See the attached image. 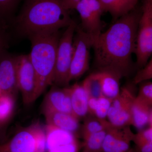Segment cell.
<instances>
[{
  "label": "cell",
  "mask_w": 152,
  "mask_h": 152,
  "mask_svg": "<svg viewBox=\"0 0 152 152\" xmlns=\"http://www.w3.org/2000/svg\"><path fill=\"white\" fill-rule=\"evenodd\" d=\"M141 9L136 7L114 21L95 40L94 65L97 70H109L122 77L132 72V56L135 53L138 25Z\"/></svg>",
  "instance_id": "cell-1"
},
{
  "label": "cell",
  "mask_w": 152,
  "mask_h": 152,
  "mask_svg": "<svg viewBox=\"0 0 152 152\" xmlns=\"http://www.w3.org/2000/svg\"><path fill=\"white\" fill-rule=\"evenodd\" d=\"M64 8L63 0H25L17 20L22 34H31L59 31L67 27L73 20Z\"/></svg>",
  "instance_id": "cell-2"
},
{
  "label": "cell",
  "mask_w": 152,
  "mask_h": 152,
  "mask_svg": "<svg viewBox=\"0 0 152 152\" xmlns=\"http://www.w3.org/2000/svg\"><path fill=\"white\" fill-rule=\"evenodd\" d=\"M31 44L29 55L36 74L38 97L53 84L59 31H46L28 36Z\"/></svg>",
  "instance_id": "cell-3"
},
{
  "label": "cell",
  "mask_w": 152,
  "mask_h": 152,
  "mask_svg": "<svg viewBox=\"0 0 152 152\" xmlns=\"http://www.w3.org/2000/svg\"><path fill=\"white\" fill-rule=\"evenodd\" d=\"M77 25L72 21L61 35L57 46L53 84L66 87L69 84V73L73 53V42Z\"/></svg>",
  "instance_id": "cell-4"
},
{
  "label": "cell",
  "mask_w": 152,
  "mask_h": 152,
  "mask_svg": "<svg viewBox=\"0 0 152 152\" xmlns=\"http://www.w3.org/2000/svg\"><path fill=\"white\" fill-rule=\"evenodd\" d=\"M1 146L7 152H46L45 128L39 122L34 123L19 131Z\"/></svg>",
  "instance_id": "cell-5"
},
{
  "label": "cell",
  "mask_w": 152,
  "mask_h": 152,
  "mask_svg": "<svg viewBox=\"0 0 152 152\" xmlns=\"http://www.w3.org/2000/svg\"><path fill=\"white\" fill-rule=\"evenodd\" d=\"M141 9L135 53L138 69L146 64L152 54V0H143Z\"/></svg>",
  "instance_id": "cell-6"
},
{
  "label": "cell",
  "mask_w": 152,
  "mask_h": 152,
  "mask_svg": "<svg viewBox=\"0 0 152 152\" xmlns=\"http://www.w3.org/2000/svg\"><path fill=\"white\" fill-rule=\"evenodd\" d=\"M136 86L132 82L121 87L119 94L112 101L107 118L113 126H132V108L137 96Z\"/></svg>",
  "instance_id": "cell-7"
},
{
  "label": "cell",
  "mask_w": 152,
  "mask_h": 152,
  "mask_svg": "<svg viewBox=\"0 0 152 152\" xmlns=\"http://www.w3.org/2000/svg\"><path fill=\"white\" fill-rule=\"evenodd\" d=\"M94 40L77 26L73 42V53L69 73L70 83L77 80L89 68L90 50Z\"/></svg>",
  "instance_id": "cell-8"
},
{
  "label": "cell",
  "mask_w": 152,
  "mask_h": 152,
  "mask_svg": "<svg viewBox=\"0 0 152 152\" xmlns=\"http://www.w3.org/2000/svg\"><path fill=\"white\" fill-rule=\"evenodd\" d=\"M17 83L25 104L38 99L37 76L29 55L16 56Z\"/></svg>",
  "instance_id": "cell-9"
},
{
  "label": "cell",
  "mask_w": 152,
  "mask_h": 152,
  "mask_svg": "<svg viewBox=\"0 0 152 152\" xmlns=\"http://www.w3.org/2000/svg\"><path fill=\"white\" fill-rule=\"evenodd\" d=\"M75 10L77 11L80 18V27L94 42L102 30V16L104 12L99 0H80Z\"/></svg>",
  "instance_id": "cell-10"
},
{
  "label": "cell",
  "mask_w": 152,
  "mask_h": 152,
  "mask_svg": "<svg viewBox=\"0 0 152 152\" xmlns=\"http://www.w3.org/2000/svg\"><path fill=\"white\" fill-rule=\"evenodd\" d=\"M45 129L46 152H79L82 149L83 142L75 134L47 124Z\"/></svg>",
  "instance_id": "cell-11"
},
{
  "label": "cell",
  "mask_w": 152,
  "mask_h": 152,
  "mask_svg": "<svg viewBox=\"0 0 152 152\" xmlns=\"http://www.w3.org/2000/svg\"><path fill=\"white\" fill-rule=\"evenodd\" d=\"M131 126H112L106 130L102 152H128L131 148L134 133Z\"/></svg>",
  "instance_id": "cell-12"
},
{
  "label": "cell",
  "mask_w": 152,
  "mask_h": 152,
  "mask_svg": "<svg viewBox=\"0 0 152 152\" xmlns=\"http://www.w3.org/2000/svg\"><path fill=\"white\" fill-rule=\"evenodd\" d=\"M0 89L15 97L18 91L16 56L2 55L0 58Z\"/></svg>",
  "instance_id": "cell-13"
},
{
  "label": "cell",
  "mask_w": 152,
  "mask_h": 152,
  "mask_svg": "<svg viewBox=\"0 0 152 152\" xmlns=\"http://www.w3.org/2000/svg\"><path fill=\"white\" fill-rule=\"evenodd\" d=\"M53 111L73 114L68 86H54L47 94L43 104V111Z\"/></svg>",
  "instance_id": "cell-14"
},
{
  "label": "cell",
  "mask_w": 152,
  "mask_h": 152,
  "mask_svg": "<svg viewBox=\"0 0 152 152\" xmlns=\"http://www.w3.org/2000/svg\"><path fill=\"white\" fill-rule=\"evenodd\" d=\"M43 112L47 125L70 132L78 137L80 135L81 124L73 114L53 111Z\"/></svg>",
  "instance_id": "cell-15"
},
{
  "label": "cell",
  "mask_w": 152,
  "mask_h": 152,
  "mask_svg": "<svg viewBox=\"0 0 152 152\" xmlns=\"http://www.w3.org/2000/svg\"><path fill=\"white\" fill-rule=\"evenodd\" d=\"M72 110L74 115L79 120L84 119L88 115L89 96L82 83H76L68 86Z\"/></svg>",
  "instance_id": "cell-16"
},
{
  "label": "cell",
  "mask_w": 152,
  "mask_h": 152,
  "mask_svg": "<svg viewBox=\"0 0 152 152\" xmlns=\"http://www.w3.org/2000/svg\"><path fill=\"white\" fill-rule=\"evenodd\" d=\"M98 71L100 73L102 96L113 101L119 94L121 89L120 81L122 77L114 71Z\"/></svg>",
  "instance_id": "cell-17"
},
{
  "label": "cell",
  "mask_w": 152,
  "mask_h": 152,
  "mask_svg": "<svg viewBox=\"0 0 152 152\" xmlns=\"http://www.w3.org/2000/svg\"><path fill=\"white\" fill-rule=\"evenodd\" d=\"M104 12L110 14L114 22L137 7L139 0H99Z\"/></svg>",
  "instance_id": "cell-18"
},
{
  "label": "cell",
  "mask_w": 152,
  "mask_h": 152,
  "mask_svg": "<svg viewBox=\"0 0 152 152\" xmlns=\"http://www.w3.org/2000/svg\"><path fill=\"white\" fill-rule=\"evenodd\" d=\"M152 116V107L148 105L135 98L132 108V126L138 130L148 124L149 118Z\"/></svg>",
  "instance_id": "cell-19"
},
{
  "label": "cell",
  "mask_w": 152,
  "mask_h": 152,
  "mask_svg": "<svg viewBox=\"0 0 152 152\" xmlns=\"http://www.w3.org/2000/svg\"><path fill=\"white\" fill-rule=\"evenodd\" d=\"M83 120L80 134L83 139L90 135L106 131L113 126L106 119H101L89 114Z\"/></svg>",
  "instance_id": "cell-20"
},
{
  "label": "cell",
  "mask_w": 152,
  "mask_h": 152,
  "mask_svg": "<svg viewBox=\"0 0 152 152\" xmlns=\"http://www.w3.org/2000/svg\"><path fill=\"white\" fill-rule=\"evenodd\" d=\"M112 101L103 96L99 98H89L88 114L101 119H106Z\"/></svg>",
  "instance_id": "cell-21"
},
{
  "label": "cell",
  "mask_w": 152,
  "mask_h": 152,
  "mask_svg": "<svg viewBox=\"0 0 152 152\" xmlns=\"http://www.w3.org/2000/svg\"><path fill=\"white\" fill-rule=\"evenodd\" d=\"M82 83L89 98H99L102 96L100 73L99 71L87 76Z\"/></svg>",
  "instance_id": "cell-22"
},
{
  "label": "cell",
  "mask_w": 152,
  "mask_h": 152,
  "mask_svg": "<svg viewBox=\"0 0 152 152\" xmlns=\"http://www.w3.org/2000/svg\"><path fill=\"white\" fill-rule=\"evenodd\" d=\"M106 131L90 135L83 139L82 152H102Z\"/></svg>",
  "instance_id": "cell-23"
},
{
  "label": "cell",
  "mask_w": 152,
  "mask_h": 152,
  "mask_svg": "<svg viewBox=\"0 0 152 152\" xmlns=\"http://www.w3.org/2000/svg\"><path fill=\"white\" fill-rule=\"evenodd\" d=\"M15 97L7 94L0 96V124L4 126L11 118L15 109Z\"/></svg>",
  "instance_id": "cell-24"
},
{
  "label": "cell",
  "mask_w": 152,
  "mask_h": 152,
  "mask_svg": "<svg viewBox=\"0 0 152 152\" xmlns=\"http://www.w3.org/2000/svg\"><path fill=\"white\" fill-rule=\"evenodd\" d=\"M138 91L136 98L138 99L152 107V83L146 81L139 84Z\"/></svg>",
  "instance_id": "cell-25"
},
{
  "label": "cell",
  "mask_w": 152,
  "mask_h": 152,
  "mask_svg": "<svg viewBox=\"0 0 152 152\" xmlns=\"http://www.w3.org/2000/svg\"><path fill=\"white\" fill-rule=\"evenodd\" d=\"M152 79V59L151 58L145 65L139 69L134 77L132 83L137 85L142 82L150 80Z\"/></svg>",
  "instance_id": "cell-26"
},
{
  "label": "cell",
  "mask_w": 152,
  "mask_h": 152,
  "mask_svg": "<svg viewBox=\"0 0 152 152\" xmlns=\"http://www.w3.org/2000/svg\"><path fill=\"white\" fill-rule=\"evenodd\" d=\"M132 142L135 145H144L152 142V127L148 126L146 129L140 130L134 134Z\"/></svg>",
  "instance_id": "cell-27"
},
{
  "label": "cell",
  "mask_w": 152,
  "mask_h": 152,
  "mask_svg": "<svg viewBox=\"0 0 152 152\" xmlns=\"http://www.w3.org/2000/svg\"><path fill=\"white\" fill-rule=\"evenodd\" d=\"M19 0H0V13L8 12L12 10Z\"/></svg>",
  "instance_id": "cell-28"
},
{
  "label": "cell",
  "mask_w": 152,
  "mask_h": 152,
  "mask_svg": "<svg viewBox=\"0 0 152 152\" xmlns=\"http://www.w3.org/2000/svg\"><path fill=\"white\" fill-rule=\"evenodd\" d=\"M128 152H152V142L144 145H134Z\"/></svg>",
  "instance_id": "cell-29"
},
{
  "label": "cell",
  "mask_w": 152,
  "mask_h": 152,
  "mask_svg": "<svg viewBox=\"0 0 152 152\" xmlns=\"http://www.w3.org/2000/svg\"><path fill=\"white\" fill-rule=\"evenodd\" d=\"M80 0H63V4L64 8L66 10H75L76 5Z\"/></svg>",
  "instance_id": "cell-30"
},
{
  "label": "cell",
  "mask_w": 152,
  "mask_h": 152,
  "mask_svg": "<svg viewBox=\"0 0 152 152\" xmlns=\"http://www.w3.org/2000/svg\"><path fill=\"white\" fill-rule=\"evenodd\" d=\"M4 45V40L3 39L2 37L0 35V58L3 55Z\"/></svg>",
  "instance_id": "cell-31"
},
{
  "label": "cell",
  "mask_w": 152,
  "mask_h": 152,
  "mask_svg": "<svg viewBox=\"0 0 152 152\" xmlns=\"http://www.w3.org/2000/svg\"><path fill=\"white\" fill-rule=\"evenodd\" d=\"M0 152H7L3 148L1 144L0 145Z\"/></svg>",
  "instance_id": "cell-32"
},
{
  "label": "cell",
  "mask_w": 152,
  "mask_h": 152,
  "mask_svg": "<svg viewBox=\"0 0 152 152\" xmlns=\"http://www.w3.org/2000/svg\"><path fill=\"white\" fill-rule=\"evenodd\" d=\"M3 126L2 125L0 124V137H1V129ZM0 145H1V144H0Z\"/></svg>",
  "instance_id": "cell-33"
},
{
  "label": "cell",
  "mask_w": 152,
  "mask_h": 152,
  "mask_svg": "<svg viewBox=\"0 0 152 152\" xmlns=\"http://www.w3.org/2000/svg\"><path fill=\"white\" fill-rule=\"evenodd\" d=\"M2 94H3L2 92L1 91V89H0V96H1V95H2Z\"/></svg>",
  "instance_id": "cell-34"
}]
</instances>
